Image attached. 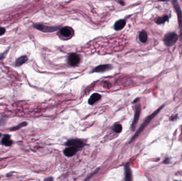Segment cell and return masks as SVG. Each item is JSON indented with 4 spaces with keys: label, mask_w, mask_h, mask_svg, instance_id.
<instances>
[{
    "label": "cell",
    "mask_w": 182,
    "mask_h": 181,
    "mask_svg": "<svg viewBox=\"0 0 182 181\" xmlns=\"http://www.w3.org/2000/svg\"><path fill=\"white\" fill-rule=\"evenodd\" d=\"M164 106V105L161 106V107H159L157 110H156L153 113H152L151 115H150L149 116H148V118H146V120H145V121H144V122H143L142 124V125H141V127H140V128L139 129V130H137V131L136 133H135V134L133 137L132 138V139L131 140L130 142L132 141L133 140H134V139L136 138L137 136L140 134V133H141V132L143 130V129L147 126V125L149 124V123L152 120L153 118H155V116L157 115L158 114V113H159V112L161 111L162 109H163Z\"/></svg>",
    "instance_id": "obj_1"
},
{
    "label": "cell",
    "mask_w": 182,
    "mask_h": 181,
    "mask_svg": "<svg viewBox=\"0 0 182 181\" xmlns=\"http://www.w3.org/2000/svg\"><path fill=\"white\" fill-rule=\"evenodd\" d=\"M178 35L175 33H167L164 38V42L167 46L170 47L175 44L178 40Z\"/></svg>",
    "instance_id": "obj_2"
},
{
    "label": "cell",
    "mask_w": 182,
    "mask_h": 181,
    "mask_svg": "<svg viewBox=\"0 0 182 181\" xmlns=\"http://www.w3.org/2000/svg\"><path fill=\"white\" fill-rule=\"evenodd\" d=\"M173 4L174 8L175 9L176 13L177 15V18H178V22L179 24V29H180V33H181V36L182 39V10L181 9V7L179 6V3H178V1L176 0H173L172 1Z\"/></svg>",
    "instance_id": "obj_3"
},
{
    "label": "cell",
    "mask_w": 182,
    "mask_h": 181,
    "mask_svg": "<svg viewBox=\"0 0 182 181\" xmlns=\"http://www.w3.org/2000/svg\"><path fill=\"white\" fill-rule=\"evenodd\" d=\"M34 27L37 30L42 31L43 33H52L57 30L58 27H52V26H48L44 24H34Z\"/></svg>",
    "instance_id": "obj_4"
},
{
    "label": "cell",
    "mask_w": 182,
    "mask_h": 181,
    "mask_svg": "<svg viewBox=\"0 0 182 181\" xmlns=\"http://www.w3.org/2000/svg\"><path fill=\"white\" fill-rule=\"evenodd\" d=\"M66 145L69 147H75L79 150L84 147V143L81 140L77 139H71L67 141Z\"/></svg>",
    "instance_id": "obj_5"
},
{
    "label": "cell",
    "mask_w": 182,
    "mask_h": 181,
    "mask_svg": "<svg viewBox=\"0 0 182 181\" xmlns=\"http://www.w3.org/2000/svg\"><path fill=\"white\" fill-rule=\"evenodd\" d=\"M68 63L71 66H75L79 63L80 58L79 56L75 53H72L69 56L68 59Z\"/></svg>",
    "instance_id": "obj_6"
},
{
    "label": "cell",
    "mask_w": 182,
    "mask_h": 181,
    "mask_svg": "<svg viewBox=\"0 0 182 181\" xmlns=\"http://www.w3.org/2000/svg\"><path fill=\"white\" fill-rule=\"evenodd\" d=\"M141 107L140 105L137 106L136 108L135 109V115H134V118L132 124V129L133 131L135 130V127L136 125L137 122L139 121V119L140 118V113H141Z\"/></svg>",
    "instance_id": "obj_7"
},
{
    "label": "cell",
    "mask_w": 182,
    "mask_h": 181,
    "mask_svg": "<svg viewBox=\"0 0 182 181\" xmlns=\"http://www.w3.org/2000/svg\"><path fill=\"white\" fill-rule=\"evenodd\" d=\"M78 150L77 148L69 147L64 150V153L67 157H71L75 155Z\"/></svg>",
    "instance_id": "obj_8"
},
{
    "label": "cell",
    "mask_w": 182,
    "mask_h": 181,
    "mask_svg": "<svg viewBox=\"0 0 182 181\" xmlns=\"http://www.w3.org/2000/svg\"><path fill=\"white\" fill-rule=\"evenodd\" d=\"M1 143L2 145L6 147L11 146L12 144V141L10 138V136L9 134L4 135L3 138L1 140Z\"/></svg>",
    "instance_id": "obj_9"
},
{
    "label": "cell",
    "mask_w": 182,
    "mask_h": 181,
    "mask_svg": "<svg viewBox=\"0 0 182 181\" xmlns=\"http://www.w3.org/2000/svg\"><path fill=\"white\" fill-rule=\"evenodd\" d=\"M28 60V58L26 55H22L16 59L15 61V65L16 67H19L23 64L25 63Z\"/></svg>",
    "instance_id": "obj_10"
},
{
    "label": "cell",
    "mask_w": 182,
    "mask_h": 181,
    "mask_svg": "<svg viewBox=\"0 0 182 181\" xmlns=\"http://www.w3.org/2000/svg\"><path fill=\"white\" fill-rule=\"evenodd\" d=\"M111 68V65L105 64V65H101L98 67H96L93 70V72H104L106 70L109 69Z\"/></svg>",
    "instance_id": "obj_11"
},
{
    "label": "cell",
    "mask_w": 182,
    "mask_h": 181,
    "mask_svg": "<svg viewBox=\"0 0 182 181\" xmlns=\"http://www.w3.org/2000/svg\"><path fill=\"white\" fill-rule=\"evenodd\" d=\"M72 33H73V30L71 28L69 27L62 28L60 30L61 35L66 37L70 36Z\"/></svg>",
    "instance_id": "obj_12"
},
{
    "label": "cell",
    "mask_w": 182,
    "mask_h": 181,
    "mask_svg": "<svg viewBox=\"0 0 182 181\" xmlns=\"http://www.w3.org/2000/svg\"><path fill=\"white\" fill-rule=\"evenodd\" d=\"M101 96L97 93L93 94L88 100V104L90 105H93L94 103H96L99 100H100Z\"/></svg>",
    "instance_id": "obj_13"
},
{
    "label": "cell",
    "mask_w": 182,
    "mask_h": 181,
    "mask_svg": "<svg viewBox=\"0 0 182 181\" xmlns=\"http://www.w3.org/2000/svg\"><path fill=\"white\" fill-rule=\"evenodd\" d=\"M125 181H132V174L128 165L125 166Z\"/></svg>",
    "instance_id": "obj_14"
},
{
    "label": "cell",
    "mask_w": 182,
    "mask_h": 181,
    "mask_svg": "<svg viewBox=\"0 0 182 181\" xmlns=\"http://www.w3.org/2000/svg\"><path fill=\"white\" fill-rule=\"evenodd\" d=\"M126 24V21L124 20H119L118 21H117L115 24V29L116 30H119L122 29L125 26Z\"/></svg>",
    "instance_id": "obj_15"
},
{
    "label": "cell",
    "mask_w": 182,
    "mask_h": 181,
    "mask_svg": "<svg viewBox=\"0 0 182 181\" xmlns=\"http://www.w3.org/2000/svg\"><path fill=\"white\" fill-rule=\"evenodd\" d=\"M169 21V17L168 15H164L162 17H159L157 20H156V23L158 24H164V22H166V21Z\"/></svg>",
    "instance_id": "obj_16"
},
{
    "label": "cell",
    "mask_w": 182,
    "mask_h": 181,
    "mask_svg": "<svg viewBox=\"0 0 182 181\" xmlns=\"http://www.w3.org/2000/svg\"><path fill=\"white\" fill-rule=\"evenodd\" d=\"M139 39L142 42H146L148 40V35L145 31H142L139 34Z\"/></svg>",
    "instance_id": "obj_17"
},
{
    "label": "cell",
    "mask_w": 182,
    "mask_h": 181,
    "mask_svg": "<svg viewBox=\"0 0 182 181\" xmlns=\"http://www.w3.org/2000/svg\"><path fill=\"white\" fill-rule=\"evenodd\" d=\"M27 125V122H22L21 123L18 124V125H17V126H15V127H13L12 128H11V129H10V131H17V130H19L20 129H21V128L23 127H26Z\"/></svg>",
    "instance_id": "obj_18"
},
{
    "label": "cell",
    "mask_w": 182,
    "mask_h": 181,
    "mask_svg": "<svg viewBox=\"0 0 182 181\" xmlns=\"http://www.w3.org/2000/svg\"><path fill=\"white\" fill-rule=\"evenodd\" d=\"M113 130L116 133H120L122 131V126L120 124H116L113 127Z\"/></svg>",
    "instance_id": "obj_19"
},
{
    "label": "cell",
    "mask_w": 182,
    "mask_h": 181,
    "mask_svg": "<svg viewBox=\"0 0 182 181\" xmlns=\"http://www.w3.org/2000/svg\"><path fill=\"white\" fill-rule=\"evenodd\" d=\"M9 49L10 48H8V49H7L4 52L0 54V60H3V59L6 57V54H8V52L9 51Z\"/></svg>",
    "instance_id": "obj_20"
},
{
    "label": "cell",
    "mask_w": 182,
    "mask_h": 181,
    "mask_svg": "<svg viewBox=\"0 0 182 181\" xmlns=\"http://www.w3.org/2000/svg\"><path fill=\"white\" fill-rule=\"evenodd\" d=\"M6 32V28L4 27H0V36L3 35Z\"/></svg>",
    "instance_id": "obj_21"
},
{
    "label": "cell",
    "mask_w": 182,
    "mask_h": 181,
    "mask_svg": "<svg viewBox=\"0 0 182 181\" xmlns=\"http://www.w3.org/2000/svg\"><path fill=\"white\" fill-rule=\"evenodd\" d=\"M6 122V119L4 118H0V126L3 125Z\"/></svg>",
    "instance_id": "obj_22"
},
{
    "label": "cell",
    "mask_w": 182,
    "mask_h": 181,
    "mask_svg": "<svg viewBox=\"0 0 182 181\" xmlns=\"http://www.w3.org/2000/svg\"><path fill=\"white\" fill-rule=\"evenodd\" d=\"M53 178L52 177H49V178H46L44 181H53Z\"/></svg>",
    "instance_id": "obj_23"
},
{
    "label": "cell",
    "mask_w": 182,
    "mask_h": 181,
    "mask_svg": "<svg viewBox=\"0 0 182 181\" xmlns=\"http://www.w3.org/2000/svg\"><path fill=\"white\" fill-rule=\"evenodd\" d=\"M1 136H2V134H1V133H0V138H1Z\"/></svg>",
    "instance_id": "obj_24"
},
{
    "label": "cell",
    "mask_w": 182,
    "mask_h": 181,
    "mask_svg": "<svg viewBox=\"0 0 182 181\" xmlns=\"http://www.w3.org/2000/svg\"></svg>",
    "instance_id": "obj_25"
}]
</instances>
